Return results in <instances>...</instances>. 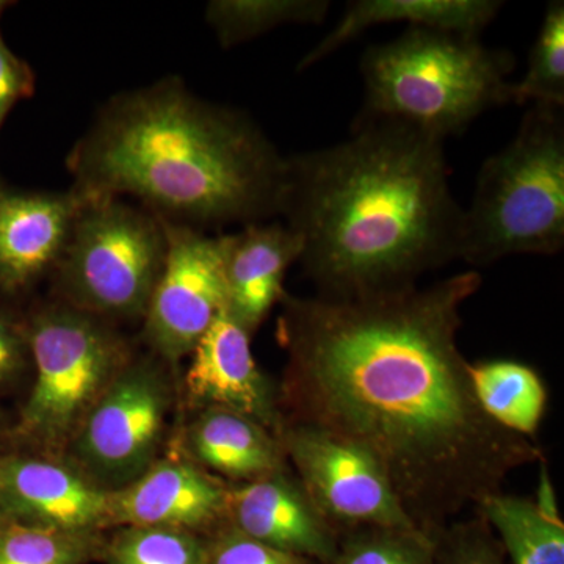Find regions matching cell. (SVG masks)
<instances>
[{"instance_id":"6da1fadb","label":"cell","mask_w":564,"mask_h":564,"mask_svg":"<svg viewBox=\"0 0 564 564\" xmlns=\"http://www.w3.org/2000/svg\"><path fill=\"white\" fill-rule=\"evenodd\" d=\"M475 272L426 288L352 296H282L285 421L336 434L367 452L423 533L477 513L508 475L543 462L475 397L458 347Z\"/></svg>"},{"instance_id":"7a4b0ae2","label":"cell","mask_w":564,"mask_h":564,"mask_svg":"<svg viewBox=\"0 0 564 564\" xmlns=\"http://www.w3.org/2000/svg\"><path fill=\"white\" fill-rule=\"evenodd\" d=\"M463 214L444 141L408 126L358 118L343 143L288 158L280 217L318 295L417 284L459 259Z\"/></svg>"},{"instance_id":"3957f363","label":"cell","mask_w":564,"mask_h":564,"mask_svg":"<svg viewBox=\"0 0 564 564\" xmlns=\"http://www.w3.org/2000/svg\"><path fill=\"white\" fill-rule=\"evenodd\" d=\"M66 166L82 198L131 196L162 221L206 231L280 217L288 158L242 111L170 76L111 96Z\"/></svg>"},{"instance_id":"277c9868","label":"cell","mask_w":564,"mask_h":564,"mask_svg":"<svg viewBox=\"0 0 564 564\" xmlns=\"http://www.w3.org/2000/svg\"><path fill=\"white\" fill-rule=\"evenodd\" d=\"M510 52L478 36L410 28L364 52L361 120L397 122L434 139L462 133L492 107L510 104Z\"/></svg>"},{"instance_id":"5b68a950","label":"cell","mask_w":564,"mask_h":564,"mask_svg":"<svg viewBox=\"0 0 564 564\" xmlns=\"http://www.w3.org/2000/svg\"><path fill=\"white\" fill-rule=\"evenodd\" d=\"M564 247L563 107L534 104L514 139L478 173L464 209L459 259L481 267Z\"/></svg>"},{"instance_id":"8992f818","label":"cell","mask_w":564,"mask_h":564,"mask_svg":"<svg viewBox=\"0 0 564 564\" xmlns=\"http://www.w3.org/2000/svg\"><path fill=\"white\" fill-rule=\"evenodd\" d=\"M166 251L165 226L150 210L121 198H82L54 270L62 302L102 321L143 318Z\"/></svg>"},{"instance_id":"52a82bcc","label":"cell","mask_w":564,"mask_h":564,"mask_svg":"<svg viewBox=\"0 0 564 564\" xmlns=\"http://www.w3.org/2000/svg\"><path fill=\"white\" fill-rule=\"evenodd\" d=\"M35 380L18 434L44 447L76 436L85 415L129 364V348L109 322L66 303L25 322Z\"/></svg>"},{"instance_id":"ba28073f","label":"cell","mask_w":564,"mask_h":564,"mask_svg":"<svg viewBox=\"0 0 564 564\" xmlns=\"http://www.w3.org/2000/svg\"><path fill=\"white\" fill-rule=\"evenodd\" d=\"M289 467L337 530L417 529L372 456L336 434L285 421L278 433Z\"/></svg>"},{"instance_id":"9c48e42d","label":"cell","mask_w":564,"mask_h":564,"mask_svg":"<svg viewBox=\"0 0 564 564\" xmlns=\"http://www.w3.org/2000/svg\"><path fill=\"white\" fill-rule=\"evenodd\" d=\"M165 265L144 314L143 336L165 361L191 356L228 306L221 236L163 221Z\"/></svg>"},{"instance_id":"30bf717a","label":"cell","mask_w":564,"mask_h":564,"mask_svg":"<svg viewBox=\"0 0 564 564\" xmlns=\"http://www.w3.org/2000/svg\"><path fill=\"white\" fill-rule=\"evenodd\" d=\"M161 375L150 364L126 366L93 404L76 433V451L106 480H135L150 469L165 422Z\"/></svg>"},{"instance_id":"8fae6325","label":"cell","mask_w":564,"mask_h":564,"mask_svg":"<svg viewBox=\"0 0 564 564\" xmlns=\"http://www.w3.org/2000/svg\"><path fill=\"white\" fill-rule=\"evenodd\" d=\"M185 375L196 406L221 408L251 419L278 437L284 415L272 384L251 351V334L223 311L191 352Z\"/></svg>"},{"instance_id":"7c38bea8","label":"cell","mask_w":564,"mask_h":564,"mask_svg":"<svg viewBox=\"0 0 564 564\" xmlns=\"http://www.w3.org/2000/svg\"><path fill=\"white\" fill-rule=\"evenodd\" d=\"M226 522L258 543L317 564L332 563L339 543V532L291 467L229 489Z\"/></svg>"},{"instance_id":"4fadbf2b","label":"cell","mask_w":564,"mask_h":564,"mask_svg":"<svg viewBox=\"0 0 564 564\" xmlns=\"http://www.w3.org/2000/svg\"><path fill=\"white\" fill-rule=\"evenodd\" d=\"M109 492L46 459L0 456V521L95 533L109 525Z\"/></svg>"},{"instance_id":"5bb4252c","label":"cell","mask_w":564,"mask_h":564,"mask_svg":"<svg viewBox=\"0 0 564 564\" xmlns=\"http://www.w3.org/2000/svg\"><path fill=\"white\" fill-rule=\"evenodd\" d=\"M228 491L220 480L195 464L161 463L131 485L109 492V525L215 533L226 524Z\"/></svg>"},{"instance_id":"9a60e30c","label":"cell","mask_w":564,"mask_h":564,"mask_svg":"<svg viewBox=\"0 0 564 564\" xmlns=\"http://www.w3.org/2000/svg\"><path fill=\"white\" fill-rule=\"evenodd\" d=\"M82 198L76 192L0 195V292L28 291L61 261Z\"/></svg>"},{"instance_id":"2e32d148","label":"cell","mask_w":564,"mask_h":564,"mask_svg":"<svg viewBox=\"0 0 564 564\" xmlns=\"http://www.w3.org/2000/svg\"><path fill=\"white\" fill-rule=\"evenodd\" d=\"M228 289L226 313L251 334L285 295L284 278L300 261L302 239L284 223H252L221 234Z\"/></svg>"},{"instance_id":"e0dca14e","label":"cell","mask_w":564,"mask_h":564,"mask_svg":"<svg viewBox=\"0 0 564 564\" xmlns=\"http://www.w3.org/2000/svg\"><path fill=\"white\" fill-rule=\"evenodd\" d=\"M494 0H356L333 31L304 55L299 70L310 69L375 25L406 22L410 28L434 29L478 36L502 9Z\"/></svg>"},{"instance_id":"ac0fdd59","label":"cell","mask_w":564,"mask_h":564,"mask_svg":"<svg viewBox=\"0 0 564 564\" xmlns=\"http://www.w3.org/2000/svg\"><path fill=\"white\" fill-rule=\"evenodd\" d=\"M188 448L207 469L243 484L289 467L274 434L221 408H206L192 423Z\"/></svg>"},{"instance_id":"d6986e66","label":"cell","mask_w":564,"mask_h":564,"mask_svg":"<svg viewBox=\"0 0 564 564\" xmlns=\"http://www.w3.org/2000/svg\"><path fill=\"white\" fill-rule=\"evenodd\" d=\"M511 564H564V524L555 505L499 492L477 511Z\"/></svg>"},{"instance_id":"ffe728a7","label":"cell","mask_w":564,"mask_h":564,"mask_svg":"<svg viewBox=\"0 0 564 564\" xmlns=\"http://www.w3.org/2000/svg\"><path fill=\"white\" fill-rule=\"evenodd\" d=\"M470 381L486 415L508 432L532 440L540 430L547 391L532 367L516 361L470 364Z\"/></svg>"},{"instance_id":"44dd1931","label":"cell","mask_w":564,"mask_h":564,"mask_svg":"<svg viewBox=\"0 0 564 564\" xmlns=\"http://www.w3.org/2000/svg\"><path fill=\"white\" fill-rule=\"evenodd\" d=\"M328 0H214L206 22L221 47H234L288 24H321Z\"/></svg>"},{"instance_id":"7402d4cb","label":"cell","mask_w":564,"mask_h":564,"mask_svg":"<svg viewBox=\"0 0 564 564\" xmlns=\"http://www.w3.org/2000/svg\"><path fill=\"white\" fill-rule=\"evenodd\" d=\"M102 547L96 533L0 522V564H85Z\"/></svg>"},{"instance_id":"603a6c76","label":"cell","mask_w":564,"mask_h":564,"mask_svg":"<svg viewBox=\"0 0 564 564\" xmlns=\"http://www.w3.org/2000/svg\"><path fill=\"white\" fill-rule=\"evenodd\" d=\"M516 106H564V3L552 2L530 52L525 76L510 85Z\"/></svg>"},{"instance_id":"cb8c5ba5","label":"cell","mask_w":564,"mask_h":564,"mask_svg":"<svg viewBox=\"0 0 564 564\" xmlns=\"http://www.w3.org/2000/svg\"><path fill=\"white\" fill-rule=\"evenodd\" d=\"M101 556L107 564H207V540L188 530L126 527Z\"/></svg>"},{"instance_id":"d4e9b609","label":"cell","mask_w":564,"mask_h":564,"mask_svg":"<svg viewBox=\"0 0 564 564\" xmlns=\"http://www.w3.org/2000/svg\"><path fill=\"white\" fill-rule=\"evenodd\" d=\"M329 564H436L434 538L395 527L343 530Z\"/></svg>"},{"instance_id":"484cf974","label":"cell","mask_w":564,"mask_h":564,"mask_svg":"<svg viewBox=\"0 0 564 564\" xmlns=\"http://www.w3.org/2000/svg\"><path fill=\"white\" fill-rule=\"evenodd\" d=\"M436 564H507L491 527L474 513L433 534Z\"/></svg>"},{"instance_id":"4316f807","label":"cell","mask_w":564,"mask_h":564,"mask_svg":"<svg viewBox=\"0 0 564 564\" xmlns=\"http://www.w3.org/2000/svg\"><path fill=\"white\" fill-rule=\"evenodd\" d=\"M207 564H317L237 532L226 522L207 540Z\"/></svg>"},{"instance_id":"83f0119b","label":"cell","mask_w":564,"mask_h":564,"mask_svg":"<svg viewBox=\"0 0 564 564\" xmlns=\"http://www.w3.org/2000/svg\"><path fill=\"white\" fill-rule=\"evenodd\" d=\"M35 91V74L28 62L18 57L0 33V129L22 99Z\"/></svg>"},{"instance_id":"f1b7e54d","label":"cell","mask_w":564,"mask_h":564,"mask_svg":"<svg viewBox=\"0 0 564 564\" xmlns=\"http://www.w3.org/2000/svg\"><path fill=\"white\" fill-rule=\"evenodd\" d=\"M31 359L28 328L0 306V388L13 383Z\"/></svg>"},{"instance_id":"f546056e","label":"cell","mask_w":564,"mask_h":564,"mask_svg":"<svg viewBox=\"0 0 564 564\" xmlns=\"http://www.w3.org/2000/svg\"><path fill=\"white\" fill-rule=\"evenodd\" d=\"M11 6V2H6V0H0V17H2L3 10L7 9V7Z\"/></svg>"},{"instance_id":"4dcf8cb0","label":"cell","mask_w":564,"mask_h":564,"mask_svg":"<svg viewBox=\"0 0 564 564\" xmlns=\"http://www.w3.org/2000/svg\"><path fill=\"white\" fill-rule=\"evenodd\" d=\"M7 185L6 182H3L2 176H0V195H2L3 191H6Z\"/></svg>"},{"instance_id":"1f68e13d","label":"cell","mask_w":564,"mask_h":564,"mask_svg":"<svg viewBox=\"0 0 564 564\" xmlns=\"http://www.w3.org/2000/svg\"><path fill=\"white\" fill-rule=\"evenodd\" d=\"M0 522H2V521H0Z\"/></svg>"}]
</instances>
